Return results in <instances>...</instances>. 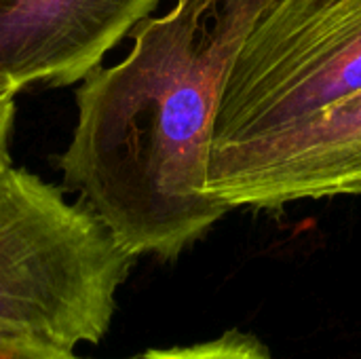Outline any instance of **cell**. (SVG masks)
Returning <instances> with one entry per match:
<instances>
[{"mask_svg": "<svg viewBox=\"0 0 361 359\" xmlns=\"http://www.w3.org/2000/svg\"><path fill=\"white\" fill-rule=\"evenodd\" d=\"M361 89V0H281L222 87L212 152L296 123Z\"/></svg>", "mask_w": 361, "mask_h": 359, "instance_id": "obj_3", "label": "cell"}, {"mask_svg": "<svg viewBox=\"0 0 361 359\" xmlns=\"http://www.w3.org/2000/svg\"><path fill=\"white\" fill-rule=\"evenodd\" d=\"M0 359H74L0 328Z\"/></svg>", "mask_w": 361, "mask_h": 359, "instance_id": "obj_7", "label": "cell"}, {"mask_svg": "<svg viewBox=\"0 0 361 359\" xmlns=\"http://www.w3.org/2000/svg\"><path fill=\"white\" fill-rule=\"evenodd\" d=\"M159 0H0V95L74 85Z\"/></svg>", "mask_w": 361, "mask_h": 359, "instance_id": "obj_5", "label": "cell"}, {"mask_svg": "<svg viewBox=\"0 0 361 359\" xmlns=\"http://www.w3.org/2000/svg\"><path fill=\"white\" fill-rule=\"evenodd\" d=\"M15 95H0V161L8 157V138L15 125Z\"/></svg>", "mask_w": 361, "mask_h": 359, "instance_id": "obj_8", "label": "cell"}, {"mask_svg": "<svg viewBox=\"0 0 361 359\" xmlns=\"http://www.w3.org/2000/svg\"><path fill=\"white\" fill-rule=\"evenodd\" d=\"M140 359H273L269 351L252 336L231 332L218 341L176 347V349H152Z\"/></svg>", "mask_w": 361, "mask_h": 359, "instance_id": "obj_6", "label": "cell"}, {"mask_svg": "<svg viewBox=\"0 0 361 359\" xmlns=\"http://www.w3.org/2000/svg\"><path fill=\"white\" fill-rule=\"evenodd\" d=\"M279 2L178 0L76 91L63 184L135 256L176 258L231 209L207 193L214 118L239 49Z\"/></svg>", "mask_w": 361, "mask_h": 359, "instance_id": "obj_1", "label": "cell"}, {"mask_svg": "<svg viewBox=\"0 0 361 359\" xmlns=\"http://www.w3.org/2000/svg\"><path fill=\"white\" fill-rule=\"evenodd\" d=\"M74 359H76V358H74ZM135 359H140V358H135Z\"/></svg>", "mask_w": 361, "mask_h": 359, "instance_id": "obj_9", "label": "cell"}, {"mask_svg": "<svg viewBox=\"0 0 361 359\" xmlns=\"http://www.w3.org/2000/svg\"><path fill=\"white\" fill-rule=\"evenodd\" d=\"M135 254L85 203L0 161V328L74 355L99 343Z\"/></svg>", "mask_w": 361, "mask_h": 359, "instance_id": "obj_2", "label": "cell"}, {"mask_svg": "<svg viewBox=\"0 0 361 359\" xmlns=\"http://www.w3.org/2000/svg\"><path fill=\"white\" fill-rule=\"evenodd\" d=\"M207 193L233 207L361 195V89L209 157Z\"/></svg>", "mask_w": 361, "mask_h": 359, "instance_id": "obj_4", "label": "cell"}]
</instances>
